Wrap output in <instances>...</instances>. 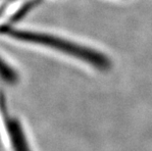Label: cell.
I'll return each mask as SVG.
<instances>
[{"label": "cell", "mask_w": 152, "mask_h": 151, "mask_svg": "<svg viewBox=\"0 0 152 151\" xmlns=\"http://www.w3.org/2000/svg\"><path fill=\"white\" fill-rule=\"evenodd\" d=\"M0 33L12 38H15V39L24 41V42L49 47L51 49L87 62L99 70H109L112 66L111 60L105 54L98 52L94 49H90L89 47L75 43L73 41L67 40L62 37H58L47 34L35 33V31L15 30L12 28H2L0 30Z\"/></svg>", "instance_id": "obj_1"}, {"label": "cell", "mask_w": 152, "mask_h": 151, "mask_svg": "<svg viewBox=\"0 0 152 151\" xmlns=\"http://www.w3.org/2000/svg\"><path fill=\"white\" fill-rule=\"evenodd\" d=\"M0 110L3 112V117L5 118V130L12 151H31L21 122L17 118L8 116L4 106L0 108Z\"/></svg>", "instance_id": "obj_2"}, {"label": "cell", "mask_w": 152, "mask_h": 151, "mask_svg": "<svg viewBox=\"0 0 152 151\" xmlns=\"http://www.w3.org/2000/svg\"><path fill=\"white\" fill-rule=\"evenodd\" d=\"M0 80L8 85H16L19 82V75L7 61L0 56Z\"/></svg>", "instance_id": "obj_3"}]
</instances>
